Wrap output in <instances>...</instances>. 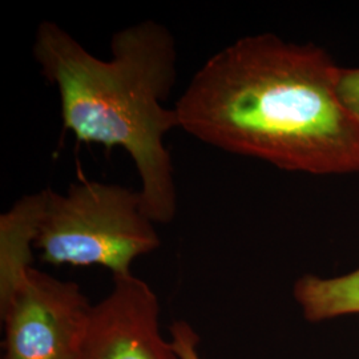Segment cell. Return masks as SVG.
Instances as JSON below:
<instances>
[{
    "label": "cell",
    "mask_w": 359,
    "mask_h": 359,
    "mask_svg": "<svg viewBox=\"0 0 359 359\" xmlns=\"http://www.w3.org/2000/svg\"><path fill=\"white\" fill-rule=\"evenodd\" d=\"M341 68L314 44L274 34L212 55L173 107L180 129L206 145L287 172H359V120L338 95Z\"/></svg>",
    "instance_id": "6da1fadb"
},
{
    "label": "cell",
    "mask_w": 359,
    "mask_h": 359,
    "mask_svg": "<svg viewBox=\"0 0 359 359\" xmlns=\"http://www.w3.org/2000/svg\"><path fill=\"white\" fill-rule=\"evenodd\" d=\"M32 51L57 90L65 129L79 142L124 149L139 172L145 215L154 224L172 222L177 188L165 136L180 128L176 109L164 107L177 79L172 32L154 19L124 27L111 38V57L100 59L44 20Z\"/></svg>",
    "instance_id": "7a4b0ae2"
},
{
    "label": "cell",
    "mask_w": 359,
    "mask_h": 359,
    "mask_svg": "<svg viewBox=\"0 0 359 359\" xmlns=\"http://www.w3.org/2000/svg\"><path fill=\"white\" fill-rule=\"evenodd\" d=\"M144 212L140 191L80 179L65 193L46 188V206L35 249L52 265L103 266L132 274V264L161 245Z\"/></svg>",
    "instance_id": "3957f363"
},
{
    "label": "cell",
    "mask_w": 359,
    "mask_h": 359,
    "mask_svg": "<svg viewBox=\"0 0 359 359\" xmlns=\"http://www.w3.org/2000/svg\"><path fill=\"white\" fill-rule=\"evenodd\" d=\"M92 306L79 283L32 268L0 308L1 359H76Z\"/></svg>",
    "instance_id": "277c9868"
},
{
    "label": "cell",
    "mask_w": 359,
    "mask_h": 359,
    "mask_svg": "<svg viewBox=\"0 0 359 359\" xmlns=\"http://www.w3.org/2000/svg\"><path fill=\"white\" fill-rule=\"evenodd\" d=\"M90 310L76 359H180L160 332V302L142 278L116 276Z\"/></svg>",
    "instance_id": "5b68a950"
},
{
    "label": "cell",
    "mask_w": 359,
    "mask_h": 359,
    "mask_svg": "<svg viewBox=\"0 0 359 359\" xmlns=\"http://www.w3.org/2000/svg\"><path fill=\"white\" fill-rule=\"evenodd\" d=\"M46 206V189L18 200L0 216V308L32 269L35 243Z\"/></svg>",
    "instance_id": "8992f818"
},
{
    "label": "cell",
    "mask_w": 359,
    "mask_h": 359,
    "mask_svg": "<svg viewBox=\"0 0 359 359\" xmlns=\"http://www.w3.org/2000/svg\"><path fill=\"white\" fill-rule=\"evenodd\" d=\"M293 295L310 322L359 314V269L334 278L305 274L295 281Z\"/></svg>",
    "instance_id": "52a82bcc"
},
{
    "label": "cell",
    "mask_w": 359,
    "mask_h": 359,
    "mask_svg": "<svg viewBox=\"0 0 359 359\" xmlns=\"http://www.w3.org/2000/svg\"><path fill=\"white\" fill-rule=\"evenodd\" d=\"M170 342L180 359H201L200 357V335L187 321H175L170 327Z\"/></svg>",
    "instance_id": "ba28073f"
},
{
    "label": "cell",
    "mask_w": 359,
    "mask_h": 359,
    "mask_svg": "<svg viewBox=\"0 0 359 359\" xmlns=\"http://www.w3.org/2000/svg\"><path fill=\"white\" fill-rule=\"evenodd\" d=\"M338 95L347 109L359 120V67L341 68L338 77Z\"/></svg>",
    "instance_id": "9c48e42d"
}]
</instances>
